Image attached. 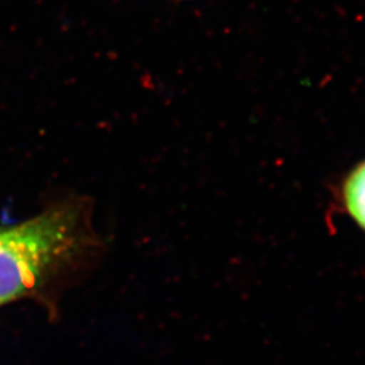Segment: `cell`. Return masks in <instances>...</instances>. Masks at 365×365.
<instances>
[{
	"label": "cell",
	"instance_id": "obj_2",
	"mask_svg": "<svg viewBox=\"0 0 365 365\" xmlns=\"http://www.w3.org/2000/svg\"><path fill=\"white\" fill-rule=\"evenodd\" d=\"M339 197L344 211L365 232V158L342 178Z\"/></svg>",
	"mask_w": 365,
	"mask_h": 365
},
{
	"label": "cell",
	"instance_id": "obj_1",
	"mask_svg": "<svg viewBox=\"0 0 365 365\" xmlns=\"http://www.w3.org/2000/svg\"><path fill=\"white\" fill-rule=\"evenodd\" d=\"M76 223L72 210L57 207L0 227V306L38 286L49 268L73 247Z\"/></svg>",
	"mask_w": 365,
	"mask_h": 365
}]
</instances>
